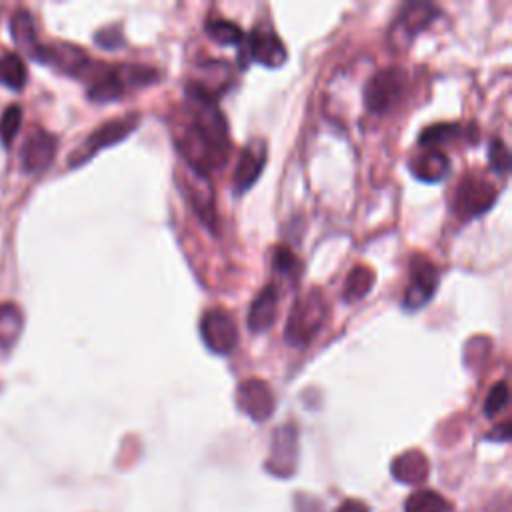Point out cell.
Listing matches in <instances>:
<instances>
[{
	"instance_id": "obj_1",
	"label": "cell",
	"mask_w": 512,
	"mask_h": 512,
	"mask_svg": "<svg viewBox=\"0 0 512 512\" xmlns=\"http://www.w3.org/2000/svg\"><path fill=\"white\" fill-rule=\"evenodd\" d=\"M186 104L192 122L176 140V146L192 170L208 176L210 168L220 166L228 156L226 118L218 108L214 92L202 82L186 86Z\"/></svg>"
},
{
	"instance_id": "obj_2",
	"label": "cell",
	"mask_w": 512,
	"mask_h": 512,
	"mask_svg": "<svg viewBox=\"0 0 512 512\" xmlns=\"http://www.w3.org/2000/svg\"><path fill=\"white\" fill-rule=\"evenodd\" d=\"M326 316V300L320 290L312 288L306 296L296 300L286 322V342L292 346H306L322 328Z\"/></svg>"
},
{
	"instance_id": "obj_3",
	"label": "cell",
	"mask_w": 512,
	"mask_h": 512,
	"mask_svg": "<svg viewBox=\"0 0 512 512\" xmlns=\"http://www.w3.org/2000/svg\"><path fill=\"white\" fill-rule=\"evenodd\" d=\"M140 122V114H126L120 118H112L104 124H100L70 156H68V166L76 168L84 162H88L94 154H98L102 148L112 146L120 140H124L130 132L136 130Z\"/></svg>"
},
{
	"instance_id": "obj_4",
	"label": "cell",
	"mask_w": 512,
	"mask_h": 512,
	"mask_svg": "<svg viewBox=\"0 0 512 512\" xmlns=\"http://www.w3.org/2000/svg\"><path fill=\"white\" fill-rule=\"evenodd\" d=\"M406 74L398 66L378 70L364 86V106L372 114H384L394 108L404 92Z\"/></svg>"
},
{
	"instance_id": "obj_5",
	"label": "cell",
	"mask_w": 512,
	"mask_h": 512,
	"mask_svg": "<svg viewBox=\"0 0 512 512\" xmlns=\"http://www.w3.org/2000/svg\"><path fill=\"white\" fill-rule=\"evenodd\" d=\"M438 14V6L430 2H406L390 26V46L394 50H404L424 28L432 24V20H436Z\"/></svg>"
},
{
	"instance_id": "obj_6",
	"label": "cell",
	"mask_w": 512,
	"mask_h": 512,
	"mask_svg": "<svg viewBox=\"0 0 512 512\" xmlns=\"http://www.w3.org/2000/svg\"><path fill=\"white\" fill-rule=\"evenodd\" d=\"M496 196L498 190L490 180L480 176H466L456 186L452 208L460 218L470 220L484 214L494 204Z\"/></svg>"
},
{
	"instance_id": "obj_7",
	"label": "cell",
	"mask_w": 512,
	"mask_h": 512,
	"mask_svg": "<svg viewBox=\"0 0 512 512\" xmlns=\"http://www.w3.org/2000/svg\"><path fill=\"white\" fill-rule=\"evenodd\" d=\"M244 44L238 52V62L246 66L250 60L268 66V68H278L286 62L288 52L282 44V40L274 34V30L268 28H254L246 38H242Z\"/></svg>"
},
{
	"instance_id": "obj_8",
	"label": "cell",
	"mask_w": 512,
	"mask_h": 512,
	"mask_svg": "<svg viewBox=\"0 0 512 512\" xmlns=\"http://www.w3.org/2000/svg\"><path fill=\"white\" fill-rule=\"evenodd\" d=\"M200 336L214 354H230L238 344V328L232 314L224 308H208L200 318Z\"/></svg>"
},
{
	"instance_id": "obj_9",
	"label": "cell",
	"mask_w": 512,
	"mask_h": 512,
	"mask_svg": "<svg viewBox=\"0 0 512 512\" xmlns=\"http://www.w3.org/2000/svg\"><path fill=\"white\" fill-rule=\"evenodd\" d=\"M438 282H440V274L434 262H430L422 254L418 256L414 254L410 260V282L404 292L402 306L410 312L420 310L436 294Z\"/></svg>"
},
{
	"instance_id": "obj_10",
	"label": "cell",
	"mask_w": 512,
	"mask_h": 512,
	"mask_svg": "<svg viewBox=\"0 0 512 512\" xmlns=\"http://www.w3.org/2000/svg\"><path fill=\"white\" fill-rule=\"evenodd\" d=\"M180 184L184 190V196L192 204L194 212L200 216V220L206 226H214L216 212H214V194L212 186L206 174H200L188 166L186 174L180 176Z\"/></svg>"
},
{
	"instance_id": "obj_11",
	"label": "cell",
	"mask_w": 512,
	"mask_h": 512,
	"mask_svg": "<svg viewBox=\"0 0 512 512\" xmlns=\"http://www.w3.org/2000/svg\"><path fill=\"white\" fill-rule=\"evenodd\" d=\"M266 156H268V148L264 140H250L242 152H240V160L236 164L234 176H232V188L234 192H246L260 176L264 164H266Z\"/></svg>"
},
{
	"instance_id": "obj_12",
	"label": "cell",
	"mask_w": 512,
	"mask_h": 512,
	"mask_svg": "<svg viewBox=\"0 0 512 512\" xmlns=\"http://www.w3.org/2000/svg\"><path fill=\"white\" fill-rule=\"evenodd\" d=\"M238 408L252 420H266L274 410V394L264 380L250 378L238 386Z\"/></svg>"
},
{
	"instance_id": "obj_13",
	"label": "cell",
	"mask_w": 512,
	"mask_h": 512,
	"mask_svg": "<svg viewBox=\"0 0 512 512\" xmlns=\"http://www.w3.org/2000/svg\"><path fill=\"white\" fill-rule=\"evenodd\" d=\"M54 156H56V138L50 132L36 128L34 132H30V136L22 146V168L28 174H38L52 164Z\"/></svg>"
},
{
	"instance_id": "obj_14",
	"label": "cell",
	"mask_w": 512,
	"mask_h": 512,
	"mask_svg": "<svg viewBox=\"0 0 512 512\" xmlns=\"http://www.w3.org/2000/svg\"><path fill=\"white\" fill-rule=\"evenodd\" d=\"M278 312V288L274 284L264 286L258 296L252 300L248 310V330L254 334L266 332Z\"/></svg>"
},
{
	"instance_id": "obj_15",
	"label": "cell",
	"mask_w": 512,
	"mask_h": 512,
	"mask_svg": "<svg viewBox=\"0 0 512 512\" xmlns=\"http://www.w3.org/2000/svg\"><path fill=\"white\" fill-rule=\"evenodd\" d=\"M408 168L418 180L440 182L450 170V160L438 148H422V152L410 158Z\"/></svg>"
},
{
	"instance_id": "obj_16",
	"label": "cell",
	"mask_w": 512,
	"mask_h": 512,
	"mask_svg": "<svg viewBox=\"0 0 512 512\" xmlns=\"http://www.w3.org/2000/svg\"><path fill=\"white\" fill-rule=\"evenodd\" d=\"M392 474L406 484H418L428 476V460L422 452L408 450L392 462Z\"/></svg>"
},
{
	"instance_id": "obj_17",
	"label": "cell",
	"mask_w": 512,
	"mask_h": 512,
	"mask_svg": "<svg viewBox=\"0 0 512 512\" xmlns=\"http://www.w3.org/2000/svg\"><path fill=\"white\" fill-rule=\"evenodd\" d=\"M10 32L16 44H20L24 50H28V54L32 56L38 50V42H36V32H34V22L28 10L18 8L12 18H10Z\"/></svg>"
},
{
	"instance_id": "obj_18",
	"label": "cell",
	"mask_w": 512,
	"mask_h": 512,
	"mask_svg": "<svg viewBox=\"0 0 512 512\" xmlns=\"http://www.w3.org/2000/svg\"><path fill=\"white\" fill-rule=\"evenodd\" d=\"M22 326H24V320L18 306L8 302L0 304V348L4 350L12 348L22 332Z\"/></svg>"
},
{
	"instance_id": "obj_19",
	"label": "cell",
	"mask_w": 512,
	"mask_h": 512,
	"mask_svg": "<svg viewBox=\"0 0 512 512\" xmlns=\"http://www.w3.org/2000/svg\"><path fill=\"white\" fill-rule=\"evenodd\" d=\"M374 278H376V276H374V270H372V268H368V266H364V264L354 266V268L350 270L346 282H344V300L354 302V300L364 298V296L370 292V288H372V284H374Z\"/></svg>"
},
{
	"instance_id": "obj_20",
	"label": "cell",
	"mask_w": 512,
	"mask_h": 512,
	"mask_svg": "<svg viewBox=\"0 0 512 512\" xmlns=\"http://www.w3.org/2000/svg\"><path fill=\"white\" fill-rule=\"evenodd\" d=\"M26 82V64L16 52H4L0 56V84L20 90Z\"/></svg>"
},
{
	"instance_id": "obj_21",
	"label": "cell",
	"mask_w": 512,
	"mask_h": 512,
	"mask_svg": "<svg viewBox=\"0 0 512 512\" xmlns=\"http://www.w3.org/2000/svg\"><path fill=\"white\" fill-rule=\"evenodd\" d=\"M204 30H206V34H208L214 42L224 44V46H232V44L240 46V42H242V38H244L238 24H234V22H230V20H222V18H210V20H206Z\"/></svg>"
},
{
	"instance_id": "obj_22",
	"label": "cell",
	"mask_w": 512,
	"mask_h": 512,
	"mask_svg": "<svg viewBox=\"0 0 512 512\" xmlns=\"http://www.w3.org/2000/svg\"><path fill=\"white\" fill-rule=\"evenodd\" d=\"M404 512H450V506L438 492L418 490L406 500Z\"/></svg>"
},
{
	"instance_id": "obj_23",
	"label": "cell",
	"mask_w": 512,
	"mask_h": 512,
	"mask_svg": "<svg viewBox=\"0 0 512 512\" xmlns=\"http://www.w3.org/2000/svg\"><path fill=\"white\" fill-rule=\"evenodd\" d=\"M458 132H460V126H458V124H448V122L432 124V126H428V128L420 134L418 142H420L422 148H438L440 144H446L448 140L456 138Z\"/></svg>"
},
{
	"instance_id": "obj_24",
	"label": "cell",
	"mask_w": 512,
	"mask_h": 512,
	"mask_svg": "<svg viewBox=\"0 0 512 512\" xmlns=\"http://www.w3.org/2000/svg\"><path fill=\"white\" fill-rule=\"evenodd\" d=\"M22 124V108L18 104H10L2 116H0V140L4 142V146H10L14 136L18 134Z\"/></svg>"
},
{
	"instance_id": "obj_25",
	"label": "cell",
	"mask_w": 512,
	"mask_h": 512,
	"mask_svg": "<svg viewBox=\"0 0 512 512\" xmlns=\"http://www.w3.org/2000/svg\"><path fill=\"white\" fill-rule=\"evenodd\" d=\"M488 160H490V168L498 174V176H506L508 168H510V152L508 146L504 144L502 138H492L490 146H488Z\"/></svg>"
},
{
	"instance_id": "obj_26",
	"label": "cell",
	"mask_w": 512,
	"mask_h": 512,
	"mask_svg": "<svg viewBox=\"0 0 512 512\" xmlns=\"http://www.w3.org/2000/svg\"><path fill=\"white\" fill-rule=\"evenodd\" d=\"M508 396H510V390H508V384L506 380H500L498 384L492 386V390L488 392L486 396V402H484V414L488 418L496 416L498 412H502L508 404Z\"/></svg>"
},
{
	"instance_id": "obj_27",
	"label": "cell",
	"mask_w": 512,
	"mask_h": 512,
	"mask_svg": "<svg viewBox=\"0 0 512 512\" xmlns=\"http://www.w3.org/2000/svg\"><path fill=\"white\" fill-rule=\"evenodd\" d=\"M272 264H274V270H276V272L286 274V276L296 274V270H298V260H296V256L292 254V250L286 248V246H276V248H274Z\"/></svg>"
},
{
	"instance_id": "obj_28",
	"label": "cell",
	"mask_w": 512,
	"mask_h": 512,
	"mask_svg": "<svg viewBox=\"0 0 512 512\" xmlns=\"http://www.w3.org/2000/svg\"><path fill=\"white\" fill-rule=\"evenodd\" d=\"M94 40H96V44H100L102 48H106V50H112V48H116V46H120L122 42H124V38H122V34H120V30L118 28H102L96 36H94Z\"/></svg>"
},
{
	"instance_id": "obj_29",
	"label": "cell",
	"mask_w": 512,
	"mask_h": 512,
	"mask_svg": "<svg viewBox=\"0 0 512 512\" xmlns=\"http://www.w3.org/2000/svg\"><path fill=\"white\" fill-rule=\"evenodd\" d=\"M336 512H370L362 500H346L340 504Z\"/></svg>"
}]
</instances>
